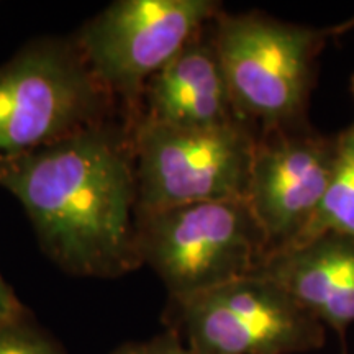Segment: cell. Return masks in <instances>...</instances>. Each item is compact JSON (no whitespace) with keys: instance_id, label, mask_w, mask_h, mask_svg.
Returning a JSON list of instances; mask_svg holds the SVG:
<instances>
[{"instance_id":"5bb4252c","label":"cell","mask_w":354,"mask_h":354,"mask_svg":"<svg viewBox=\"0 0 354 354\" xmlns=\"http://www.w3.org/2000/svg\"><path fill=\"white\" fill-rule=\"evenodd\" d=\"M28 312V308L20 302L19 297L10 286L7 284L6 279L0 274V322L13 320Z\"/></svg>"},{"instance_id":"2e32d148","label":"cell","mask_w":354,"mask_h":354,"mask_svg":"<svg viewBox=\"0 0 354 354\" xmlns=\"http://www.w3.org/2000/svg\"><path fill=\"white\" fill-rule=\"evenodd\" d=\"M351 92H353V95H354V74L351 76Z\"/></svg>"},{"instance_id":"277c9868","label":"cell","mask_w":354,"mask_h":354,"mask_svg":"<svg viewBox=\"0 0 354 354\" xmlns=\"http://www.w3.org/2000/svg\"><path fill=\"white\" fill-rule=\"evenodd\" d=\"M136 251L167 299L179 300L253 274L268 245L248 202L236 198L138 214Z\"/></svg>"},{"instance_id":"7a4b0ae2","label":"cell","mask_w":354,"mask_h":354,"mask_svg":"<svg viewBox=\"0 0 354 354\" xmlns=\"http://www.w3.org/2000/svg\"><path fill=\"white\" fill-rule=\"evenodd\" d=\"M210 35L234 109L258 131L305 125L325 30L289 24L263 12L221 10Z\"/></svg>"},{"instance_id":"9a60e30c","label":"cell","mask_w":354,"mask_h":354,"mask_svg":"<svg viewBox=\"0 0 354 354\" xmlns=\"http://www.w3.org/2000/svg\"><path fill=\"white\" fill-rule=\"evenodd\" d=\"M351 28H354V17L353 19L344 21V24L335 25V26H331V28H325V32H326V35H328V38L330 37H342V35L348 33Z\"/></svg>"},{"instance_id":"9c48e42d","label":"cell","mask_w":354,"mask_h":354,"mask_svg":"<svg viewBox=\"0 0 354 354\" xmlns=\"http://www.w3.org/2000/svg\"><path fill=\"white\" fill-rule=\"evenodd\" d=\"M140 120L180 128L243 120L234 109L210 25L149 79L141 97Z\"/></svg>"},{"instance_id":"ba28073f","label":"cell","mask_w":354,"mask_h":354,"mask_svg":"<svg viewBox=\"0 0 354 354\" xmlns=\"http://www.w3.org/2000/svg\"><path fill=\"white\" fill-rule=\"evenodd\" d=\"M336 148V136L320 135L307 123L258 133L246 202L268 256L289 246L312 220L333 174Z\"/></svg>"},{"instance_id":"8992f818","label":"cell","mask_w":354,"mask_h":354,"mask_svg":"<svg viewBox=\"0 0 354 354\" xmlns=\"http://www.w3.org/2000/svg\"><path fill=\"white\" fill-rule=\"evenodd\" d=\"M220 12L214 0H118L84 26L76 44L92 74L135 125L149 79Z\"/></svg>"},{"instance_id":"5b68a950","label":"cell","mask_w":354,"mask_h":354,"mask_svg":"<svg viewBox=\"0 0 354 354\" xmlns=\"http://www.w3.org/2000/svg\"><path fill=\"white\" fill-rule=\"evenodd\" d=\"M258 133L243 120L210 128L136 122L138 214L194 202L246 201Z\"/></svg>"},{"instance_id":"30bf717a","label":"cell","mask_w":354,"mask_h":354,"mask_svg":"<svg viewBox=\"0 0 354 354\" xmlns=\"http://www.w3.org/2000/svg\"><path fill=\"white\" fill-rule=\"evenodd\" d=\"M254 272L271 279L323 326L338 335L342 354L354 323V240L326 233L264 259Z\"/></svg>"},{"instance_id":"7c38bea8","label":"cell","mask_w":354,"mask_h":354,"mask_svg":"<svg viewBox=\"0 0 354 354\" xmlns=\"http://www.w3.org/2000/svg\"><path fill=\"white\" fill-rule=\"evenodd\" d=\"M0 354H68L63 344L32 313L0 322Z\"/></svg>"},{"instance_id":"3957f363","label":"cell","mask_w":354,"mask_h":354,"mask_svg":"<svg viewBox=\"0 0 354 354\" xmlns=\"http://www.w3.org/2000/svg\"><path fill=\"white\" fill-rule=\"evenodd\" d=\"M125 115L77 50L39 39L0 66V161Z\"/></svg>"},{"instance_id":"8fae6325","label":"cell","mask_w":354,"mask_h":354,"mask_svg":"<svg viewBox=\"0 0 354 354\" xmlns=\"http://www.w3.org/2000/svg\"><path fill=\"white\" fill-rule=\"evenodd\" d=\"M336 161L325 196L307 227L287 248L305 245L326 233L354 240V122L336 135Z\"/></svg>"},{"instance_id":"52a82bcc","label":"cell","mask_w":354,"mask_h":354,"mask_svg":"<svg viewBox=\"0 0 354 354\" xmlns=\"http://www.w3.org/2000/svg\"><path fill=\"white\" fill-rule=\"evenodd\" d=\"M165 325L194 354H300L325 343V326L258 272L192 297L167 299Z\"/></svg>"},{"instance_id":"4fadbf2b","label":"cell","mask_w":354,"mask_h":354,"mask_svg":"<svg viewBox=\"0 0 354 354\" xmlns=\"http://www.w3.org/2000/svg\"><path fill=\"white\" fill-rule=\"evenodd\" d=\"M110 354H194L174 330L166 328L145 342H127Z\"/></svg>"},{"instance_id":"6da1fadb","label":"cell","mask_w":354,"mask_h":354,"mask_svg":"<svg viewBox=\"0 0 354 354\" xmlns=\"http://www.w3.org/2000/svg\"><path fill=\"white\" fill-rule=\"evenodd\" d=\"M0 187L21 203L41 250L64 272L115 279L141 268L133 123L125 115L3 159Z\"/></svg>"}]
</instances>
